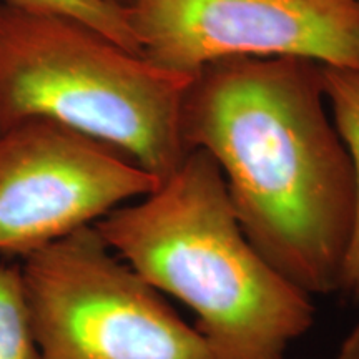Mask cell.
Returning a JSON list of instances; mask_svg holds the SVG:
<instances>
[{
    "label": "cell",
    "mask_w": 359,
    "mask_h": 359,
    "mask_svg": "<svg viewBox=\"0 0 359 359\" xmlns=\"http://www.w3.org/2000/svg\"><path fill=\"white\" fill-rule=\"evenodd\" d=\"M95 226L143 280L195 313L213 359H288L313 327V296L246 238L205 150H191L154 191Z\"/></svg>",
    "instance_id": "cell-2"
},
{
    "label": "cell",
    "mask_w": 359,
    "mask_h": 359,
    "mask_svg": "<svg viewBox=\"0 0 359 359\" xmlns=\"http://www.w3.org/2000/svg\"><path fill=\"white\" fill-rule=\"evenodd\" d=\"M103 2H109V4H111V6L120 7V8H128V7H132L137 0H103Z\"/></svg>",
    "instance_id": "cell-11"
},
{
    "label": "cell",
    "mask_w": 359,
    "mask_h": 359,
    "mask_svg": "<svg viewBox=\"0 0 359 359\" xmlns=\"http://www.w3.org/2000/svg\"><path fill=\"white\" fill-rule=\"evenodd\" d=\"M356 2H358V4H359V0H356Z\"/></svg>",
    "instance_id": "cell-12"
},
{
    "label": "cell",
    "mask_w": 359,
    "mask_h": 359,
    "mask_svg": "<svg viewBox=\"0 0 359 359\" xmlns=\"http://www.w3.org/2000/svg\"><path fill=\"white\" fill-rule=\"evenodd\" d=\"M323 80L327 109L354 175V223L341 291L359 303V70L323 65Z\"/></svg>",
    "instance_id": "cell-7"
},
{
    "label": "cell",
    "mask_w": 359,
    "mask_h": 359,
    "mask_svg": "<svg viewBox=\"0 0 359 359\" xmlns=\"http://www.w3.org/2000/svg\"><path fill=\"white\" fill-rule=\"evenodd\" d=\"M20 271L40 359H213L95 224L27 255Z\"/></svg>",
    "instance_id": "cell-4"
},
{
    "label": "cell",
    "mask_w": 359,
    "mask_h": 359,
    "mask_svg": "<svg viewBox=\"0 0 359 359\" xmlns=\"http://www.w3.org/2000/svg\"><path fill=\"white\" fill-rule=\"evenodd\" d=\"M334 359H359V316L348 331L346 338L341 341Z\"/></svg>",
    "instance_id": "cell-10"
},
{
    "label": "cell",
    "mask_w": 359,
    "mask_h": 359,
    "mask_svg": "<svg viewBox=\"0 0 359 359\" xmlns=\"http://www.w3.org/2000/svg\"><path fill=\"white\" fill-rule=\"evenodd\" d=\"M180 127L188 150L218 165L255 248L308 294L339 293L354 175L323 65L298 57L206 64L188 83Z\"/></svg>",
    "instance_id": "cell-1"
},
{
    "label": "cell",
    "mask_w": 359,
    "mask_h": 359,
    "mask_svg": "<svg viewBox=\"0 0 359 359\" xmlns=\"http://www.w3.org/2000/svg\"><path fill=\"white\" fill-rule=\"evenodd\" d=\"M158 185L107 143L53 120H24L0 133V253L24 258Z\"/></svg>",
    "instance_id": "cell-6"
},
{
    "label": "cell",
    "mask_w": 359,
    "mask_h": 359,
    "mask_svg": "<svg viewBox=\"0 0 359 359\" xmlns=\"http://www.w3.org/2000/svg\"><path fill=\"white\" fill-rule=\"evenodd\" d=\"M127 17L142 57L178 74L235 57L359 70L356 0H137Z\"/></svg>",
    "instance_id": "cell-5"
},
{
    "label": "cell",
    "mask_w": 359,
    "mask_h": 359,
    "mask_svg": "<svg viewBox=\"0 0 359 359\" xmlns=\"http://www.w3.org/2000/svg\"><path fill=\"white\" fill-rule=\"evenodd\" d=\"M0 359H40L20 266L0 263Z\"/></svg>",
    "instance_id": "cell-8"
},
{
    "label": "cell",
    "mask_w": 359,
    "mask_h": 359,
    "mask_svg": "<svg viewBox=\"0 0 359 359\" xmlns=\"http://www.w3.org/2000/svg\"><path fill=\"white\" fill-rule=\"evenodd\" d=\"M0 4L25 11L70 17L98 30L125 50L142 55L137 39L130 29L127 8L115 7L103 0H0Z\"/></svg>",
    "instance_id": "cell-9"
},
{
    "label": "cell",
    "mask_w": 359,
    "mask_h": 359,
    "mask_svg": "<svg viewBox=\"0 0 359 359\" xmlns=\"http://www.w3.org/2000/svg\"><path fill=\"white\" fill-rule=\"evenodd\" d=\"M191 77L83 22L0 4V133L53 120L116 148L161 183L190 154L180 116Z\"/></svg>",
    "instance_id": "cell-3"
}]
</instances>
